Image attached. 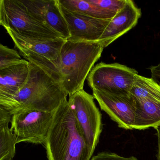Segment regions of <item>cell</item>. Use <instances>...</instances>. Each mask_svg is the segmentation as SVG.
Masks as SVG:
<instances>
[{
  "instance_id": "3957f363",
  "label": "cell",
  "mask_w": 160,
  "mask_h": 160,
  "mask_svg": "<svg viewBox=\"0 0 160 160\" xmlns=\"http://www.w3.org/2000/svg\"><path fill=\"white\" fill-rule=\"evenodd\" d=\"M104 48L99 42L65 41L61 51V84L69 96L83 89L85 80Z\"/></svg>"
},
{
  "instance_id": "8fae6325",
  "label": "cell",
  "mask_w": 160,
  "mask_h": 160,
  "mask_svg": "<svg viewBox=\"0 0 160 160\" xmlns=\"http://www.w3.org/2000/svg\"><path fill=\"white\" fill-rule=\"evenodd\" d=\"M60 7L70 33L68 40L99 42L111 20L91 17L67 10L61 4Z\"/></svg>"
},
{
  "instance_id": "277c9868",
  "label": "cell",
  "mask_w": 160,
  "mask_h": 160,
  "mask_svg": "<svg viewBox=\"0 0 160 160\" xmlns=\"http://www.w3.org/2000/svg\"><path fill=\"white\" fill-rule=\"evenodd\" d=\"M5 29L15 46L27 61L39 66L53 79L61 83V51L66 40L26 37L10 29Z\"/></svg>"
},
{
  "instance_id": "44dd1931",
  "label": "cell",
  "mask_w": 160,
  "mask_h": 160,
  "mask_svg": "<svg viewBox=\"0 0 160 160\" xmlns=\"http://www.w3.org/2000/svg\"><path fill=\"white\" fill-rule=\"evenodd\" d=\"M154 129L157 132V138H158V152H157V160H160V125L155 127Z\"/></svg>"
},
{
  "instance_id": "7c38bea8",
  "label": "cell",
  "mask_w": 160,
  "mask_h": 160,
  "mask_svg": "<svg viewBox=\"0 0 160 160\" xmlns=\"http://www.w3.org/2000/svg\"><path fill=\"white\" fill-rule=\"evenodd\" d=\"M30 13L67 40L69 29L62 15L59 0H22Z\"/></svg>"
},
{
  "instance_id": "8992f818",
  "label": "cell",
  "mask_w": 160,
  "mask_h": 160,
  "mask_svg": "<svg viewBox=\"0 0 160 160\" xmlns=\"http://www.w3.org/2000/svg\"><path fill=\"white\" fill-rule=\"evenodd\" d=\"M130 95L136 103L134 129L146 130L160 125V86L151 78L138 75Z\"/></svg>"
},
{
  "instance_id": "5b68a950",
  "label": "cell",
  "mask_w": 160,
  "mask_h": 160,
  "mask_svg": "<svg viewBox=\"0 0 160 160\" xmlns=\"http://www.w3.org/2000/svg\"><path fill=\"white\" fill-rule=\"evenodd\" d=\"M0 25L5 29H10L26 37L64 39L54 30L32 16L21 1H0Z\"/></svg>"
},
{
  "instance_id": "ffe728a7",
  "label": "cell",
  "mask_w": 160,
  "mask_h": 160,
  "mask_svg": "<svg viewBox=\"0 0 160 160\" xmlns=\"http://www.w3.org/2000/svg\"><path fill=\"white\" fill-rule=\"evenodd\" d=\"M149 69L151 75V78L160 86V63L151 66Z\"/></svg>"
},
{
  "instance_id": "5bb4252c",
  "label": "cell",
  "mask_w": 160,
  "mask_h": 160,
  "mask_svg": "<svg viewBox=\"0 0 160 160\" xmlns=\"http://www.w3.org/2000/svg\"><path fill=\"white\" fill-rule=\"evenodd\" d=\"M30 62H24L0 70V101L12 97L27 82L29 75Z\"/></svg>"
},
{
  "instance_id": "2e32d148",
  "label": "cell",
  "mask_w": 160,
  "mask_h": 160,
  "mask_svg": "<svg viewBox=\"0 0 160 160\" xmlns=\"http://www.w3.org/2000/svg\"><path fill=\"white\" fill-rule=\"evenodd\" d=\"M60 4L67 10L101 19H110L115 15L94 4L90 0H59Z\"/></svg>"
},
{
  "instance_id": "ba28073f",
  "label": "cell",
  "mask_w": 160,
  "mask_h": 160,
  "mask_svg": "<svg viewBox=\"0 0 160 160\" xmlns=\"http://www.w3.org/2000/svg\"><path fill=\"white\" fill-rule=\"evenodd\" d=\"M138 75L136 70L126 65L101 62L93 67L87 81L92 90L129 95Z\"/></svg>"
},
{
  "instance_id": "ac0fdd59",
  "label": "cell",
  "mask_w": 160,
  "mask_h": 160,
  "mask_svg": "<svg viewBox=\"0 0 160 160\" xmlns=\"http://www.w3.org/2000/svg\"><path fill=\"white\" fill-rule=\"evenodd\" d=\"M90 1L116 15L124 7L127 0H90Z\"/></svg>"
},
{
  "instance_id": "52a82bcc",
  "label": "cell",
  "mask_w": 160,
  "mask_h": 160,
  "mask_svg": "<svg viewBox=\"0 0 160 160\" xmlns=\"http://www.w3.org/2000/svg\"><path fill=\"white\" fill-rule=\"evenodd\" d=\"M93 95L84 89L69 96L68 103L92 157L102 130V116L94 102Z\"/></svg>"
},
{
  "instance_id": "7a4b0ae2",
  "label": "cell",
  "mask_w": 160,
  "mask_h": 160,
  "mask_svg": "<svg viewBox=\"0 0 160 160\" xmlns=\"http://www.w3.org/2000/svg\"><path fill=\"white\" fill-rule=\"evenodd\" d=\"M48 160H91L88 148L68 100L56 110L44 144Z\"/></svg>"
},
{
  "instance_id": "30bf717a",
  "label": "cell",
  "mask_w": 160,
  "mask_h": 160,
  "mask_svg": "<svg viewBox=\"0 0 160 160\" xmlns=\"http://www.w3.org/2000/svg\"><path fill=\"white\" fill-rule=\"evenodd\" d=\"M92 95L103 110L118 127L134 129L137 114L136 103L130 94H113L93 89Z\"/></svg>"
},
{
  "instance_id": "9c48e42d",
  "label": "cell",
  "mask_w": 160,
  "mask_h": 160,
  "mask_svg": "<svg viewBox=\"0 0 160 160\" xmlns=\"http://www.w3.org/2000/svg\"><path fill=\"white\" fill-rule=\"evenodd\" d=\"M55 111L31 110L13 115L11 128L16 136L17 144H44Z\"/></svg>"
},
{
  "instance_id": "e0dca14e",
  "label": "cell",
  "mask_w": 160,
  "mask_h": 160,
  "mask_svg": "<svg viewBox=\"0 0 160 160\" xmlns=\"http://www.w3.org/2000/svg\"><path fill=\"white\" fill-rule=\"evenodd\" d=\"M17 51L6 46L0 45V70L24 62Z\"/></svg>"
},
{
  "instance_id": "9a60e30c",
  "label": "cell",
  "mask_w": 160,
  "mask_h": 160,
  "mask_svg": "<svg viewBox=\"0 0 160 160\" xmlns=\"http://www.w3.org/2000/svg\"><path fill=\"white\" fill-rule=\"evenodd\" d=\"M12 116L0 107V160H12L15 156L17 137L9 127Z\"/></svg>"
},
{
  "instance_id": "6da1fadb",
  "label": "cell",
  "mask_w": 160,
  "mask_h": 160,
  "mask_svg": "<svg viewBox=\"0 0 160 160\" xmlns=\"http://www.w3.org/2000/svg\"><path fill=\"white\" fill-rule=\"evenodd\" d=\"M30 67L28 78L22 88L12 97L0 101V107L12 116L31 110L54 112L67 100L61 83L35 64L30 62Z\"/></svg>"
},
{
  "instance_id": "4fadbf2b",
  "label": "cell",
  "mask_w": 160,
  "mask_h": 160,
  "mask_svg": "<svg viewBox=\"0 0 160 160\" xmlns=\"http://www.w3.org/2000/svg\"><path fill=\"white\" fill-rule=\"evenodd\" d=\"M141 10L133 1L127 0L122 9L111 19L99 42L106 48L128 32L137 24Z\"/></svg>"
},
{
  "instance_id": "d6986e66",
  "label": "cell",
  "mask_w": 160,
  "mask_h": 160,
  "mask_svg": "<svg viewBox=\"0 0 160 160\" xmlns=\"http://www.w3.org/2000/svg\"><path fill=\"white\" fill-rule=\"evenodd\" d=\"M91 160H138V159L134 156L126 158L113 152H103L92 157Z\"/></svg>"
}]
</instances>
